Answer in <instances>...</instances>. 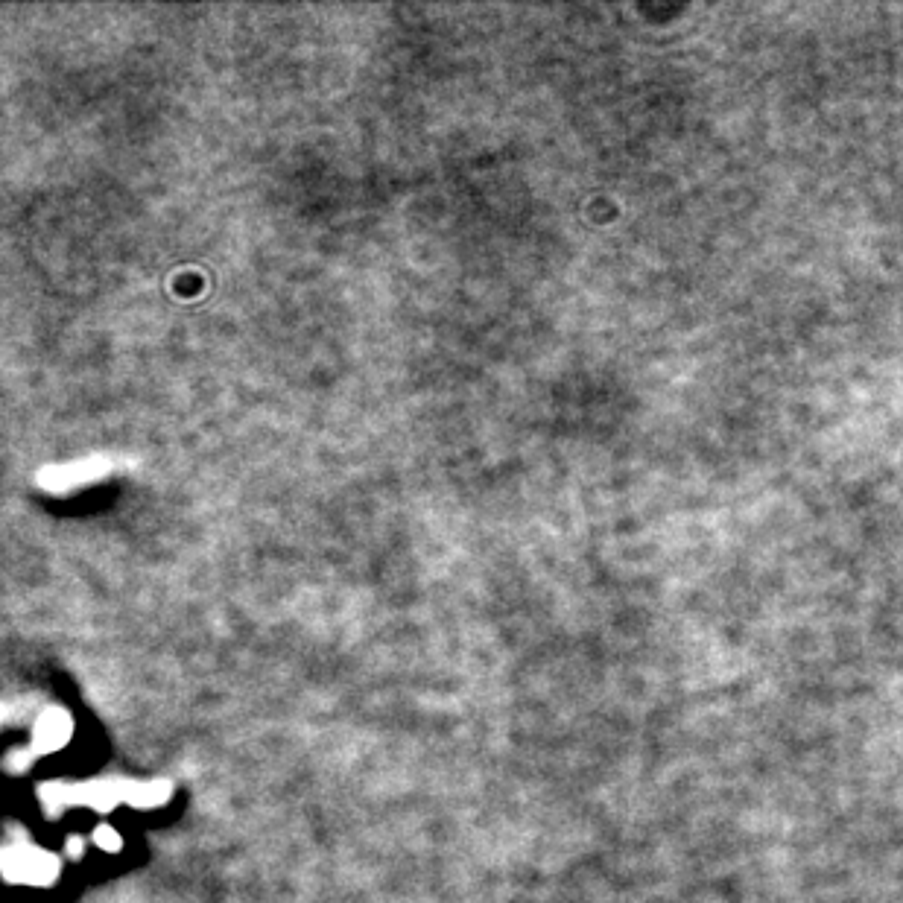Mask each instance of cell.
Returning <instances> with one entry per match:
<instances>
[{
    "mask_svg": "<svg viewBox=\"0 0 903 903\" xmlns=\"http://www.w3.org/2000/svg\"><path fill=\"white\" fill-rule=\"evenodd\" d=\"M109 474H114V459L109 456H82L74 462L62 465H44L38 471V486L50 494H68V491L85 489L91 483H103Z\"/></svg>",
    "mask_w": 903,
    "mask_h": 903,
    "instance_id": "cell-1",
    "label": "cell"
}]
</instances>
